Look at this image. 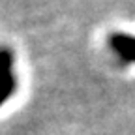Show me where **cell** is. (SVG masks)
Instances as JSON below:
<instances>
[{"mask_svg":"<svg viewBox=\"0 0 135 135\" xmlns=\"http://www.w3.org/2000/svg\"><path fill=\"white\" fill-rule=\"evenodd\" d=\"M15 56L11 49L0 47V107L17 92V75H15Z\"/></svg>","mask_w":135,"mask_h":135,"instance_id":"cell-1","label":"cell"},{"mask_svg":"<svg viewBox=\"0 0 135 135\" xmlns=\"http://www.w3.org/2000/svg\"><path fill=\"white\" fill-rule=\"evenodd\" d=\"M109 47L120 62L135 64V36L133 34L113 32L109 36Z\"/></svg>","mask_w":135,"mask_h":135,"instance_id":"cell-2","label":"cell"}]
</instances>
